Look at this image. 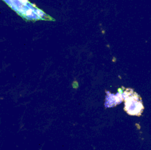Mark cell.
<instances>
[{
  "label": "cell",
  "mask_w": 151,
  "mask_h": 150,
  "mask_svg": "<svg viewBox=\"0 0 151 150\" xmlns=\"http://www.w3.org/2000/svg\"><path fill=\"white\" fill-rule=\"evenodd\" d=\"M124 97L125 101V110L127 113L134 116H140L144 110L141 97L131 89H127L124 92Z\"/></svg>",
  "instance_id": "obj_1"
}]
</instances>
